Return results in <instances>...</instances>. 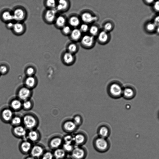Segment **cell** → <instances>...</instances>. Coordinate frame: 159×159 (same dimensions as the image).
<instances>
[{"label": "cell", "instance_id": "6da1fadb", "mask_svg": "<svg viewBox=\"0 0 159 159\" xmlns=\"http://www.w3.org/2000/svg\"><path fill=\"white\" fill-rule=\"evenodd\" d=\"M93 145L95 150L100 153H104L110 149L111 143L108 138L97 136L94 138Z\"/></svg>", "mask_w": 159, "mask_h": 159}, {"label": "cell", "instance_id": "7a4b0ae2", "mask_svg": "<svg viewBox=\"0 0 159 159\" xmlns=\"http://www.w3.org/2000/svg\"><path fill=\"white\" fill-rule=\"evenodd\" d=\"M123 87L119 82L113 81L108 85L107 91L109 95L114 98H118L122 95Z\"/></svg>", "mask_w": 159, "mask_h": 159}, {"label": "cell", "instance_id": "3957f363", "mask_svg": "<svg viewBox=\"0 0 159 159\" xmlns=\"http://www.w3.org/2000/svg\"><path fill=\"white\" fill-rule=\"evenodd\" d=\"M87 150L83 146H75L69 154L70 159H85L87 157Z\"/></svg>", "mask_w": 159, "mask_h": 159}, {"label": "cell", "instance_id": "277c9868", "mask_svg": "<svg viewBox=\"0 0 159 159\" xmlns=\"http://www.w3.org/2000/svg\"><path fill=\"white\" fill-rule=\"evenodd\" d=\"M22 120L24 127L29 130L35 129L38 124L36 118L31 114L25 115Z\"/></svg>", "mask_w": 159, "mask_h": 159}, {"label": "cell", "instance_id": "5b68a950", "mask_svg": "<svg viewBox=\"0 0 159 159\" xmlns=\"http://www.w3.org/2000/svg\"><path fill=\"white\" fill-rule=\"evenodd\" d=\"M45 150L43 144L39 143L34 144L29 155L36 159H40Z\"/></svg>", "mask_w": 159, "mask_h": 159}, {"label": "cell", "instance_id": "8992f818", "mask_svg": "<svg viewBox=\"0 0 159 159\" xmlns=\"http://www.w3.org/2000/svg\"><path fill=\"white\" fill-rule=\"evenodd\" d=\"M33 144L27 139H23L19 143V150L23 155H29Z\"/></svg>", "mask_w": 159, "mask_h": 159}, {"label": "cell", "instance_id": "52a82bcc", "mask_svg": "<svg viewBox=\"0 0 159 159\" xmlns=\"http://www.w3.org/2000/svg\"><path fill=\"white\" fill-rule=\"evenodd\" d=\"M63 143L62 138L56 136L51 137L48 142V147L52 150H53L61 147Z\"/></svg>", "mask_w": 159, "mask_h": 159}, {"label": "cell", "instance_id": "ba28073f", "mask_svg": "<svg viewBox=\"0 0 159 159\" xmlns=\"http://www.w3.org/2000/svg\"><path fill=\"white\" fill-rule=\"evenodd\" d=\"M87 140V136L84 133L78 132L73 135V144L75 146H83Z\"/></svg>", "mask_w": 159, "mask_h": 159}, {"label": "cell", "instance_id": "9c48e42d", "mask_svg": "<svg viewBox=\"0 0 159 159\" xmlns=\"http://www.w3.org/2000/svg\"><path fill=\"white\" fill-rule=\"evenodd\" d=\"M41 139L40 132L35 129L30 130L27 133L25 138L33 144L38 143Z\"/></svg>", "mask_w": 159, "mask_h": 159}, {"label": "cell", "instance_id": "30bf717a", "mask_svg": "<svg viewBox=\"0 0 159 159\" xmlns=\"http://www.w3.org/2000/svg\"><path fill=\"white\" fill-rule=\"evenodd\" d=\"M12 133L15 137L23 139H25L27 132L24 127L20 125L14 126L12 129Z\"/></svg>", "mask_w": 159, "mask_h": 159}, {"label": "cell", "instance_id": "8fae6325", "mask_svg": "<svg viewBox=\"0 0 159 159\" xmlns=\"http://www.w3.org/2000/svg\"><path fill=\"white\" fill-rule=\"evenodd\" d=\"M31 89L25 86L20 89L17 95L20 100L25 101L29 99L31 95Z\"/></svg>", "mask_w": 159, "mask_h": 159}, {"label": "cell", "instance_id": "7c38bea8", "mask_svg": "<svg viewBox=\"0 0 159 159\" xmlns=\"http://www.w3.org/2000/svg\"><path fill=\"white\" fill-rule=\"evenodd\" d=\"M136 91L135 88L130 86H127L123 88L122 95L127 99L133 98L135 96Z\"/></svg>", "mask_w": 159, "mask_h": 159}, {"label": "cell", "instance_id": "4fadbf2b", "mask_svg": "<svg viewBox=\"0 0 159 159\" xmlns=\"http://www.w3.org/2000/svg\"><path fill=\"white\" fill-rule=\"evenodd\" d=\"M111 130L110 127L106 125H100L97 129V134L99 137L107 138L110 135Z\"/></svg>", "mask_w": 159, "mask_h": 159}, {"label": "cell", "instance_id": "5bb4252c", "mask_svg": "<svg viewBox=\"0 0 159 159\" xmlns=\"http://www.w3.org/2000/svg\"><path fill=\"white\" fill-rule=\"evenodd\" d=\"M77 127L73 121L68 120L64 123L62 128L65 132L71 134L76 131Z\"/></svg>", "mask_w": 159, "mask_h": 159}, {"label": "cell", "instance_id": "9a60e30c", "mask_svg": "<svg viewBox=\"0 0 159 159\" xmlns=\"http://www.w3.org/2000/svg\"><path fill=\"white\" fill-rule=\"evenodd\" d=\"M2 119L5 122L11 121L13 117V112L12 110L9 108L3 109L1 113Z\"/></svg>", "mask_w": 159, "mask_h": 159}, {"label": "cell", "instance_id": "2e32d148", "mask_svg": "<svg viewBox=\"0 0 159 159\" xmlns=\"http://www.w3.org/2000/svg\"><path fill=\"white\" fill-rule=\"evenodd\" d=\"M12 15L13 19L17 21L23 20L26 16L24 10L21 8H18L15 10Z\"/></svg>", "mask_w": 159, "mask_h": 159}, {"label": "cell", "instance_id": "e0dca14e", "mask_svg": "<svg viewBox=\"0 0 159 159\" xmlns=\"http://www.w3.org/2000/svg\"><path fill=\"white\" fill-rule=\"evenodd\" d=\"M56 11L53 9H50L47 10L45 12L44 18L48 23H52L56 19Z\"/></svg>", "mask_w": 159, "mask_h": 159}, {"label": "cell", "instance_id": "ac0fdd59", "mask_svg": "<svg viewBox=\"0 0 159 159\" xmlns=\"http://www.w3.org/2000/svg\"><path fill=\"white\" fill-rule=\"evenodd\" d=\"M94 42L93 37L88 35H84L81 39V43L85 47H91Z\"/></svg>", "mask_w": 159, "mask_h": 159}, {"label": "cell", "instance_id": "d6986e66", "mask_svg": "<svg viewBox=\"0 0 159 159\" xmlns=\"http://www.w3.org/2000/svg\"><path fill=\"white\" fill-rule=\"evenodd\" d=\"M54 158L56 159H63L66 157L67 153L61 148H60L52 151Z\"/></svg>", "mask_w": 159, "mask_h": 159}, {"label": "cell", "instance_id": "ffe728a7", "mask_svg": "<svg viewBox=\"0 0 159 159\" xmlns=\"http://www.w3.org/2000/svg\"><path fill=\"white\" fill-rule=\"evenodd\" d=\"M37 83L36 79L33 76H28L25 80V83L26 87L31 89L34 88Z\"/></svg>", "mask_w": 159, "mask_h": 159}, {"label": "cell", "instance_id": "44dd1931", "mask_svg": "<svg viewBox=\"0 0 159 159\" xmlns=\"http://www.w3.org/2000/svg\"><path fill=\"white\" fill-rule=\"evenodd\" d=\"M82 20L85 23H90L96 20V17L92 16L90 13L85 12L82 14L81 16Z\"/></svg>", "mask_w": 159, "mask_h": 159}, {"label": "cell", "instance_id": "7402d4cb", "mask_svg": "<svg viewBox=\"0 0 159 159\" xmlns=\"http://www.w3.org/2000/svg\"><path fill=\"white\" fill-rule=\"evenodd\" d=\"M11 109L17 111L20 110L22 107V103L20 99H15L12 100L10 103Z\"/></svg>", "mask_w": 159, "mask_h": 159}, {"label": "cell", "instance_id": "603a6c76", "mask_svg": "<svg viewBox=\"0 0 159 159\" xmlns=\"http://www.w3.org/2000/svg\"><path fill=\"white\" fill-rule=\"evenodd\" d=\"M63 59L65 63L69 65L71 64L74 61V57L72 53L67 52L63 55Z\"/></svg>", "mask_w": 159, "mask_h": 159}, {"label": "cell", "instance_id": "cb8c5ba5", "mask_svg": "<svg viewBox=\"0 0 159 159\" xmlns=\"http://www.w3.org/2000/svg\"><path fill=\"white\" fill-rule=\"evenodd\" d=\"M81 32L80 29H75L71 30L70 34L71 38L74 41L80 39L81 36Z\"/></svg>", "mask_w": 159, "mask_h": 159}, {"label": "cell", "instance_id": "d4e9b609", "mask_svg": "<svg viewBox=\"0 0 159 159\" xmlns=\"http://www.w3.org/2000/svg\"><path fill=\"white\" fill-rule=\"evenodd\" d=\"M12 29L15 33L17 34H21L24 30V26L22 24L18 22L14 24Z\"/></svg>", "mask_w": 159, "mask_h": 159}, {"label": "cell", "instance_id": "484cf974", "mask_svg": "<svg viewBox=\"0 0 159 159\" xmlns=\"http://www.w3.org/2000/svg\"><path fill=\"white\" fill-rule=\"evenodd\" d=\"M69 3L67 1L64 0L59 1L57 5V9L59 11H63L66 10L68 7Z\"/></svg>", "mask_w": 159, "mask_h": 159}, {"label": "cell", "instance_id": "4316f807", "mask_svg": "<svg viewBox=\"0 0 159 159\" xmlns=\"http://www.w3.org/2000/svg\"><path fill=\"white\" fill-rule=\"evenodd\" d=\"M66 23L65 18L63 16H59L55 19V24L59 28H62Z\"/></svg>", "mask_w": 159, "mask_h": 159}, {"label": "cell", "instance_id": "83f0119b", "mask_svg": "<svg viewBox=\"0 0 159 159\" xmlns=\"http://www.w3.org/2000/svg\"><path fill=\"white\" fill-rule=\"evenodd\" d=\"M69 23L70 25L75 27L80 25V20L78 17L76 16H72L70 18Z\"/></svg>", "mask_w": 159, "mask_h": 159}, {"label": "cell", "instance_id": "f1b7e54d", "mask_svg": "<svg viewBox=\"0 0 159 159\" xmlns=\"http://www.w3.org/2000/svg\"><path fill=\"white\" fill-rule=\"evenodd\" d=\"M74 146L73 144L63 143L61 148L67 154H70L73 150Z\"/></svg>", "mask_w": 159, "mask_h": 159}, {"label": "cell", "instance_id": "f546056e", "mask_svg": "<svg viewBox=\"0 0 159 159\" xmlns=\"http://www.w3.org/2000/svg\"><path fill=\"white\" fill-rule=\"evenodd\" d=\"M2 19L5 21L10 22L13 19V15L8 11H5L2 13Z\"/></svg>", "mask_w": 159, "mask_h": 159}, {"label": "cell", "instance_id": "4dcf8cb0", "mask_svg": "<svg viewBox=\"0 0 159 159\" xmlns=\"http://www.w3.org/2000/svg\"><path fill=\"white\" fill-rule=\"evenodd\" d=\"M22 121V120L21 118L18 116L13 117L11 121V124L14 126L20 125Z\"/></svg>", "mask_w": 159, "mask_h": 159}, {"label": "cell", "instance_id": "1f68e13d", "mask_svg": "<svg viewBox=\"0 0 159 159\" xmlns=\"http://www.w3.org/2000/svg\"><path fill=\"white\" fill-rule=\"evenodd\" d=\"M54 157L52 151L46 150L40 159H54Z\"/></svg>", "mask_w": 159, "mask_h": 159}, {"label": "cell", "instance_id": "d6a6232c", "mask_svg": "<svg viewBox=\"0 0 159 159\" xmlns=\"http://www.w3.org/2000/svg\"><path fill=\"white\" fill-rule=\"evenodd\" d=\"M62 138L63 143L73 144V135L71 134H67Z\"/></svg>", "mask_w": 159, "mask_h": 159}, {"label": "cell", "instance_id": "836d02e7", "mask_svg": "<svg viewBox=\"0 0 159 159\" xmlns=\"http://www.w3.org/2000/svg\"><path fill=\"white\" fill-rule=\"evenodd\" d=\"M108 38L107 34L105 31H102L99 34L98 39L99 41L101 42H106Z\"/></svg>", "mask_w": 159, "mask_h": 159}, {"label": "cell", "instance_id": "e575fe53", "mask_svg": "<svg viewBox=\"0 0 159 159\" xmlns=\"http://www.w3.org/2000/svg\"><path fill=\"white\" fill-rule=\"evenodd\" d=\"M32 105V102L29 100L24 101L22 103V107L26 110H29L31 109Z\"/></svg>", "mask_w": 159, "mask_h": 159}, {"label": "cell", "instance_id": "d590c367", "mask_svg": "<svg viewBox=\"0 0 159 159\" xmlns=\"http://www.w3.org/2000/svg\"><path fill=\"white\" fill-rule=\"evenodd\" d=\"M68 52L73 54L77 50V47L76 44L72 43L70 44L68 46Z\"/></svg>", "mask_w": 159, "mask_h": 159}, {"label": "cell", "instance_id": "8d00e7d4", "mask_svg": "<svg viewBox=\"0 0 159 159\" xmlns=\"http://www.w3.org/2000/svg\"><path fill=\"white\" fill-rule=\"evenodd\" d=\"M46 4L48 7L51 9H53L56 7V1L54 0H48L46 1Z\"/></svg>", "mask_w": 159, "mask_h": 159}, {"label": "cell", "instance_id": "74e56055", "mask_svg": "<svg viewBox=\"0 0 159 159\" xmlns=\"http://www.w3.org/2000/svg\"><path fill=\"white\" fill-rule=\"evenodd\" d=\"M73 121L78 126L82 123V118L79 115L76 116L74 118Z\"/></svg>", "mask_w": 159, "mask_h": 159}, {"label": "cell", "instance_id": "f35d334b", "mask_svg": "<svg viewBox=\"0 0 159 159\" xmlns=\"http://www.w3.org/2000/svg\"><path fill=\"white\" fill-rule=\"evenodd\" d=\"M89 31L90 34L94 36L97 34L98 29L96 26H92L89 28Z\"/></svg>", "mask_w": 159, "mask_h": 159}, {"label": "cell", "instance_id": "ab89813d", "mask_svg": "<svg viewBox=\"0 0 159 159\" xmlns=\"http://www.w3.org/2000/svg\"><path fill=\"white\" fill-rule=\"evenodd\" d=\"M71 31L70 27L68 25H65L62 28V32L66 35L70 34Z\"/></svg>", "mask_w": 159, "mask_h": 159}, {"label": "cell", "instance_id": "60d3db41", "mask_svg": "<svg viewBox=\"0 0 159 159\" xmlns=\"http://www.w3.org/2000/svg\"><path fill=\"white\" fill-rule=\"evenodd\" d=\"M35 72V69L32 67H28L26 71V72L28 76H33Z\"/></svg>", "mask_w": 159, "mask_h": 159}, {"label": "cell", "instance_id": "b9f144b4", "mask_svg": "<svg viewBox=\"0 0 159 159\" xmlns=\"http://www.w3.org/2000/svg\"><path fill=\"white\" fill-rule=\"evenodd\" d=\"M80 30L81 32H86L89 30L88 26L85 23L82 24L80 26Z\"/></svg>", "mask_w": 159, "mask_h": 159}, {"label": "cell", "instance_id": "7bdbcfd3", "mask_svg": "<svg viewBox=\"0 0 159 159\" xmlns=\"http://www.w3.org/2000/svg\"><path fill=\"white\" fill-rule=\"evenodd\" d=\"M8 69L7 66L5 65L0 66V74H5L8 71Z\"/></svg>", "mask_w": 159, "mask_h": 159}, {"label": "cell", "instance_id": "ee69618b", "mask_svg": "<svg viewBox=\"0 0 159 159\" xmlns=\"http://www.w3.org/2000/svg\"><path fill=\"white\" fill-rule=\"evenodd\" d=\"M155 27V25L153 24L150 23L148 24L147 26V29L149 31L153 30Z\"/></svg>", "mask_w": 159, "mask_h": 159}, {"label": "cell", "instance_id": "f6af8a7d", "mask_svg": "<svg viewBox=\"0 0 159 159\" xmlns=\"http://www.w3.org/2000/svg\"><path fill=\"white\" fill-rule=\"evenodd\" d=\"M112 28L111 24L110 23H106L104 25V28L105 30L108 31L110 30Z\"/></svg>", "mask_w": 159, "mask_h": 159}, {"label": "cell", "instance_id": "bcb514c9", "mask_svg": "<svg viewBox=\"0 0 159 159\" xmlns=\"http://www.w3.org/2000/svg\"><path fill=\"white\" fill-rule=\"evenodd\" d=\"M14 24L11 22H8L7 25V27L9 29L13 28Z\"/></svg>", "mask_w": 159, "mask_h": 159}, {"label": "cell", "instance_id": "7dc6e473", "mask_svg": "<svg viewBox=\"0 0 159 159\" xmlns=\"http://www.w3.org/2000/svg\"><path fill=\"white\" fill-rule=\"evenodd\" d=\"M154 8L155 10L158 11L159 9V2L158 1L156 2L154 5Z\"/></svg>", "mask_w": 159, "mask_h": 159}, {"label": "cell", "instance_id": "c3c4849f", "mask_svg": "<svg viewBox=\"0 0 159 159\" xmlns=\"http://www.w3.org/2000/svg\"><path fill=\"white\" fill-rule=\"evenodd\" d=\"M159 17L157 16V17H156V18H155V20H154V24L155 25H159Z\"/></svg>", "mask_w": 159, "mask_h": 159}, {"label": "cell", "instance_id": "681fc988", "mask_svg": "<svg viewBox=\"0 0 159 159\" xmlns=\"http://www.w3.org/2000/svg\"><path fill=\"white\" fill-rule=\"evenodd\" d=\"M23 159H36L35 158L31 156L30 155H29L25 157Z\"/></svg>", "mask_w": 159, "mask_h": 159}, {"label": "cell", "instance_id": "f907efd6", "mask_svg": "<svg viewBox=\"0 0 159 159\" xmlns=\"http://www.w3.org/2000/svg\"><path fill=\"white\" fill-rule=\"evenodd\" d=\"M146 2H147V3H152V2L153 1V0H147L146 1Z\"/></svg>", "mask_w": 159, "mask_h": 159}, {"label": "cell", "instance_id": "816d5d0a", "mask_svg": "<svg viewBox=\"0 0 159 159\" xmlns=\"http://www.w3.org/2000/svg\"><path fill=\"white\" fill-rule=\"evenodd\" d=\"M63 159H70V158L67 157H66L64 158Z\"/></svg>", "mask_w": 159, "mask_h": 159}, {"label": "cell", "instance_id": "f5cc1de1", "mask_svg": "<svg viewBox=\"0 0 159 159\" xmlns=\"http://www.w3.org/2000/svg\"><path fill=\"white\" fill-rule=\"evenodd\" d=\"M54 159H55V158H54Z\"/></svg>", "mask_w": 159, "mask_h": 159}]
</instances>
